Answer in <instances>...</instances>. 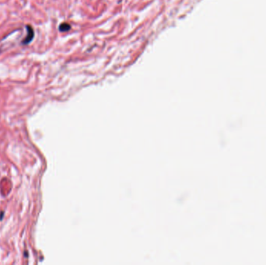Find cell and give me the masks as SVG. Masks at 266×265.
Returning a JSON list of instances; mask_svg holds the SVG:
<instances>
[{
    "mask_svg": "<svg viewBox=\"0 0 266 265\" xmlns=\"http://www.w3.org/2000/svg\"><path fill=\"white\" fill-rule=\"evenodd\" d=\"M27 37L22 41V44H27L31 42V41L33 40V36H34V33H33V28L30 26V25H27Z\"/></svg>",
    "mask_w": 266,
    "mask_h": 265,
    "instance_id": "6da1fadb",
    "label": "cell"
},
{
    "mask_svg": "<svg viewBox=\"0 0 266 265\" xmlns=\"http://www.w3.org/2000/svg\"><path fill=\"white\" fill-rule=\"evenodd\" d=\"M70 28H71V27H70V25L68 24V23H63L59 26V31L61 32H66V31L70 30Z\"/></svg>",
    "mask_w": 266,
    "mask_h": 265,
    "instance_id": "7a4b0ae2",
    "label": "cell"
},
{
    "mask_svg": "<svg viewBox=\"0 0 266 265\" xmlns=\"http://www.w3.org/2000/svg\"><path fill=\"white\" fill-rule=\"evenodd\" d=\"M3 216H4V212L3 211H0V221L2 219Z\"/></svg>",
    "mask_w": 266,
    "mask_h": 265,
    "instance_id": "3957f363",
    "label": "cell"
}]
</instances>
